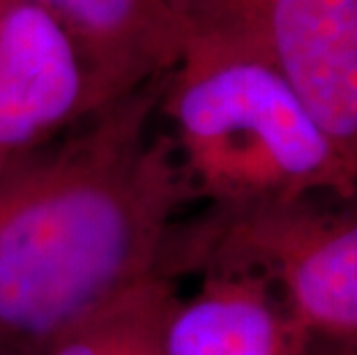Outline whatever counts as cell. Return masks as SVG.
<instances>
[{
	"instance_id": "30bf717a",
	"label": "cell",
	"mask_w": 357,
	"mask_h": 355,
	"mask_svg": "<svg viewBox=\"0 0 357 355\" xmlns=\"http://www.w3.org/2000/svg\"><path fill=\"white\" fill-rule=\"evenodd\" d=\"M305 355H357V335L311 337Z\"/></svg>"
},
{
	"instance_id": "277c9868",
	"label": "cell",
	"mask_w": 357,
	"mask_h": 355,
	"mask_svg": "<svg viewBox=\"0 0 357 355\" xmlns=\"http://www.w3.org/2000/svg\"><path fill=\"white\" fill-rule=\"evenodd\" d=\"M256 42L357 178V0H256Z\"/></svg>"
},
{
	"instance_id": "52a82bcc",
	"label": "cell",
	"mask_w": 357,
	"mask_h": 355,
	"mask_svg": "<svg viewBox=\"0 0 357 355\" xmlns=\"http://www.w3.org/2000/svg\"><path fill=\"white\" fill-rule=\"evenodd\" d=\"M311 335L279 291L252 270H208L178 300L162 355H305Z\"/></svg>"
},
{
	"instance_id": "3957f363",
	"label": "cell",
	"mask_w": 357,
	"mask_h": 355,
	"mask_svg": "<svg viewBox=\"0 0 357 355\" xmlns=\"http://www.w3.org/2000/svg\"><path fill=\"white\" fill-rule=\"evenodd\" d=\"M252 270L311 337L357 335V192L252 208H208L176 224L162 275Z\"/></svg>"
},
{
	"instance_id": "9c48e42d",
	"label": "cell",
	"mask_w": 357,
	"mask_h": 355,
	"mask_svg": "<svg viewBox=\"0 0 357 355\" xmlns=\"http://www.w3.org/2000/svg\"><path fill=\"white\" fill-rule=\"evenodd\" d=\"M194 33H217L247 40L256 0H182Z\"/></svg>"
},
{
	"instance_id": "8992f818",
	"label": "cell",
	"mask_w": 357,
	"mask_h": 355,
	"mask_svg": "<svg viewBox=\"0 0 357 355\" xmlns=\"http://www.w3.org/2000/svg\"><path fill=\"white\" fill-rule=\"evenodd\" d=\"M83 56L97 111L166 77L194 35L182 0H37Z\"/></svg>"
},
{
	"instance_id": "5b68a950",
	"label": "cell",
	"mask_w": 357,
	"mask_h": 355,
	"mask_svg": "<svg viewBox=\"0 0 357 355\" xmlns=\"http://www.w3.org/2000/svg\"><path fill=\"white\" fill-rule=\"evenodd\" d=\"M97 113L83 56L37 0H0V153L14 157Z\"/></svg>"
},
{
	"instance_id": "7a4b0ae2",
	"label": "cell",
	"mask_w": 357,
	"mask_h": 355,
	"mask_svg": "<svg viewBox=\"0 0 357 355\" xmlns=\"http://www.w3.org/2000/svg\"><path fill=\"white\" fill-rule=\"evenodd\" d=\"M159 113L189 194L210 208L357 192L353 171L256 42L194 33L166 74Z\"/></svg>"
},
{
	"instance_id": "6da1fadb",
	"label": "cell",
	"mask_w": 357,
	"mask_h": 355,
	"mask_svg": "<svg viewBox=\"0 0 357 355\" xmlns=\"http://www.w3.org/2000/svg\"><path fill=\"white\" fill-rule=\"evenodd\" d=\"M164 79L86 118L0 176V355H47L111 302L162 275L192 199L169 134H150Z\"/></svg>"
},
{
	"instance_id": "ba28073f",
	"label": "cell",
	"mask_w": 357,
	"mask_h": 355,
	"mask_svg": "<svg viewBox=\"0 0 357 355\" xmlns=\"http://www.w3.org/2000/svg\"><path fill=\"white\" fill-rule=\"evenodd\" d=\"M180 296L157 275L90 316L47 355H162L164 332Z\"/></svg>"
}]
</instances>
